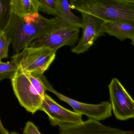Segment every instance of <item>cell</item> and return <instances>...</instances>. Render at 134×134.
Listing matches in <instances>:
<instances>
[{"mask_svg": "<svg viewBox=\"0 0 134 134\" xmlns=\"http://www.w3.org/2000/svg\"><path fill=\"white\" fill-rule=\"evenodd\" d=\"M79 34L80 29L64 24L42 38L34 41L29 46L47 47L57 51L63 46H75L79 42Z\"/></svg>", "mask_w": 134, "mask_h": 134, "instance_id": "cell-7", "label": "cell"}, {"mask_svg": "<svg viewBox=\"0 0 134 134\" xmlns=\"http://www.w3.org/2000/svg\"><path fill=\"white\" fill-rule=\"evenodd\" d=\"M70 5L104 21L134 24V0H71Z\"/></svg>", "mask_w": 134, "mask_h": 134, "instance_id": "cell-2", "label": "cell"}, {"mask_svg": "<svg viewBox=\"0 0 134 134\" xmlns=\"http://www.w3.org/2000/svg\"><path fill=\"white\" fill-rule=\"evenodd\" d=\"M19 68L17 64L12 61L7 62L0 61V80L4 79L12 80Z\"/></svg>", "mask_w": 134, "mask_h": 134, "instance_id": "cell-15", "label": "cell"}, {"mask_svg": "<svg viewBox=\"0 0 134 134\" xmlns=\"http://www.w3.org/2000/svg\"><path fill=\"white\" fill-rule=\"evenodd\" d=\"M11 40L4 30H0V61L8 58V48Z\"/></svg>", "mask_w": 134, "mask_h": 134, "instance_id": "cell-17", "label": "cell"}, {"mask_svg": "<svg viewBox=\"0 0 134 134\" xmlns=\"http://www.w3.org/2000/svg\"><path fill=\"white\" fill-rule=\"evenodd\" d=\"M83 33L76 46L71 51L77 54L87 51L99 37L104 35L102 25L104 21L95 16L81 12Z\"/></svg>", "mask_w": 134, "mask_h": 134, "instance_id": "cell-9", "label": "cell"}, {"mask_svg": "<svg viewBox=\"0 0 134 134\" xmlns=\"http://www.w3.org/2000/svg\"><path fill=\"white\" fill-rule=\"evenodd\" d=\"M59 131V134H134V131L111 127L92 119L74 125L60 127Z\"/></svg>", "mask_w": 134, "mask_h": 134, "instance_id": "cell-10", "label": "cell"}, {"mask_svg": "<svg viewBox=\"0 0 134 134\" xmlns=\"http://www.w3.org/2000/svg\"><path fill=\"white\" fill-rule=\"evenodd\" d=\"M40 110L47 114L50 123L53 126L67 127L83 121V115L63 107L46 93Z\"/></svg>", "mask_w": 134, "mask_h": 134, "instance_id": "cell-8", "label": "cell"}, {"mask_svg": "<svg viewBox=\"0 0 134 134\" xmlns=\"http://www.w3.org/2000/svg\"><path fill=\"white\" fill-rule=\"evenodd\" d=\"M131 40V44L133 45V46L134 47V37H133V38Z\"/></svg>", "mask_w": 134, "mask_h": 134, "instance_id": "cell-20", "label": "cell"}, {"mask_svg": "<svg viewBox=\"0 0 134 134\" xmlns=\"http://www.w3.org/2000/svg\"><path fill=\"white\" fill-rule=\"evenodd\" d=\"M0 133L1 134H10L3 126L1 120L0 121Z\"/></svg>", "mask_w": 134, "mask_h": 134, "instance_id": "cell-19", "label": "cell"}, {"mask_svg": "<svg viewBox=\"0 0 134 134\" xmlns=\"http://www.w3.org/2000/svg\"><path fill=\"white\" fill-rule=\"evenodd\" d=\"M41 75L26 72L19 68L11 80L20 105L33 114L40 110L47 91Z\"/></svg>", "mask_w": 134, "mask_h": 134, "instance_id": "cell-3", "label": "cell"}, {"mask_svg": "<svg viewBox=\"0 0 134 134\" xmlns=\"http://www.w3.org/2000/svg\"><path fill=\"white\" fill-rule=\"evenodd\" d=\"M10 0H0V30H3L7 24L11 15Z\"/></svg>", "mask_w": 134, "mask_h": 134, "instance_id": "cell-16", "label": "cell"}, {"mask_svg": "<svg viewBox=\"0 0 134 134\" xmlns=\"http://www.w3.org/2000/svg\"><path fill=\"white\" fill-rule=\"evenodd\" d=\"M39 11L48 15L58 17L59 14V0H37Z\"/></svg>", "mask_w": 134, "mask_h": 134, "instance_id": "cell-14", "label": "cell"}, {"mask_svg": "<svg viewBox=\"0 0 134 134\" xmlns=\"http://www.w3.org/2000/svg\"><path fill=\"white\" fill-rule=\"evenodd\" d=\"M10 134H19L18 133H17V132H15V131L12 132H11Z\"/></svg>", "mask_w": 134, "mask_h": 134, "instance_id": "cell-21", "label": "cell"}, {"mask_svg": "<svg viewBox=\"0 0 134 134\" xmlns=\"http://www.w3.org/2000/svg\"><path fill=\"white\" fill-rule=\"evenodd\" d=\"M64 24L58 17L48 19L39 13L29 14L24 17L11 14L3 30L11 40L15 54L21 51L34 41L42 38Z\"/></svg>", "mask_w": 134, "mask_h": 134, "instance_id": "cell-1", "label": "cell"}, {"mask_svg": "<svg viewBox=\"0 0 134 134\" xmlns=\"http://www.w3.org/2000/svg\"><path fill=\"white\" fill-rule=\"evenodd\" d=\"M103 34L107 33L123 41L134 37V24L124 22L104 21L102 25Z\"/></svg>", "mask_w": 134, "mask_h": 134, "instance_id": "cell-11", "label": "cell"}, {"mask_svg": "<svg viewBox=\"0 0 134 134\" xmlns=\"http://www.w3.org/2000/svg\"><path fill=\"white\" fill-rule=\"evenodd\" d=\"M23 134H41L38 128L30 121L26 123L25 126L23 129Z\"/></svg>", "mask_w": 134, "mask_h": 134, "instance_id": "cell-18", "label": "cell"}, {"mask_svg": "<svg viewBox=\"0 0 134 134\" xmlns=\"http://www.w3.org/2000/svg\"><path fill=\"white\" fill-rule=\"evenodd\" d=\"M59 1V18L64 24L69 26L78 29L83 27L82 18L75 15L71 11L70 4L66 0Z\"/></svg>", "mask_w": 134, "mask_h": 134, "instance_id": "cell-13", "label": "cell"}, {"mask_svg": "<svg viewBox=\"0 0 134 134\" xmlns=\"http://www.w3.org/2000/svg\"><path fill=\"white\" fill-rule=\"evenodd\" d=\"M11 14L20 17L39 13L37 0H10Z\"/></svg>", "mask_w": 134, "mask_h": 134, "instance_id": "cell-12", "label": "cell"}, {"mask_svg": "<svg viewBox=\"0 0 134 134\" xmlns=\"http://www.w3.org/2000/svg\"><path fill=\"white\" fill-rule=\"evenodd\" d=\"M57 51L47 47L29 46L12 57V61L23 70L43 74L55 58Z\"/></svg>", "mask_w": 134, "mask_h": 134, "instance_id": "cell-4", "label": "cell"}, {"mask_svg": "<svg viewBox=\"0 0 134 134\" xmlns=\"http://www.w3.org/2000/svg\"><path fill=\"white\" fill-rule=\"evenodd\" d=\"M108 88L112 110L116 118L121 121L134 118V99L119 80L113 78Z\"/></svg>", "mask_w": 134, "mask_h": 134, "instance_id": "cell-6", "label": "cell"}, {"mask_svg": "<svg viewBox=\"0 0 134 134\" xmlns=\"http://www.w3.org/2000/svg\"><path fill=\"white\" fill-rule=\"evenodd\" d=\"M42 81L47 91L55 95L60 100L68 103L73 109L74 112L84 115L89 119L101 121L107 119L112 116V109L110 103L108 101L102 102L98 104L84 103L69 98L53 88L48 82L45 76H42Z\"/></svg>", "mask_w": 134, "mask_h": 134, "instance_id": "cell-5", "label": "cell"}]
</instances>
